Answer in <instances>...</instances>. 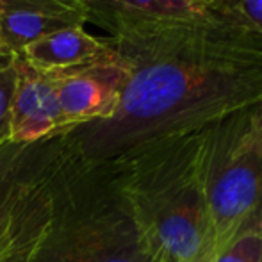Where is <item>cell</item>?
Instances as JSON below:
<instances>
[{
  "label": "cell",
  "instance_id": "cell-2",
  "mask_svg": "<svg viewBox=\"0 0 262 262\" xmlns=\"http://www.w3.org/2000/svg\"><path fill=\"white\" fill-rule=\"evenodd\" d=\"M209 127L157 139L105 161L159 262H212L204 182Z\"/></svg>",
  "mask_w": 262,
  "mask_h": 262
},
{
  "label": "cell",
  "instance_id": "cell-12",
  "mask_svg": "<svg viewBox=\"0 0 262 262\" xmlns=\"http://www.w3.org/2000/svg\"><path fill=\"white\" fill-rule=\"evenodd\" d=\"M210 11L262 39V0H214Z\"/></svg>",
  "mask_w": 262,
  "mask_h": 262
},
{
  "label": "cell",
  "instance_id": "cell-3",
  "mask_svg": "<svg viewBox=\"0 0 262 262\" xmlns=\"http://www.w3.org/2000/svg\"><path fill=\"white\" fill-rule=\"evenodd\" d=\"M50 193V225L32 262H159L109 162H86L68 145Z\"/></svg>",
  "mask_w": 262,
  "mask_h": 262
},
{
  "label": "cell",
  "instance_id": "cell-5",
  "mask_svg": "<svg viewBox=\"0 0 262 262\" xmlns=\"http://www.w3.org/2000/svg\"><path fill=\"white\" fill-rule=\"evenodd\" d=\"M57 80V97L68 128L107 120L114 113L127 80V68L120 57L88 66Z\"/></svg>",
  "mask_w": 262,
  "mask_h": 262
},
{
  "label": "cell",
  "instance_id": "cell-13",
  "mask_svg": "<svg viewBox=\"0 0 262 262\" xmlns=\"http://www.w3.org/2000/svg\"><path fill=\"white\" fill-rule=\"evenodd\" d=\"M16 54L0 49V146L11 138V111L16 91Z\"/></svg>",
  "mask_w": 262,
  "mask_h": 262
},
{
  "label": "cell",
  "instance_id": "cell-15",
  "mask_svg": "<svg viewBox=\"0 0 262 262\" xmlns=\"http://www.w3.org/2000/svg\"><path fill=\"white\" fill-rule=\"evenodd\" d=\"M250 116H252L253 125H255L257 132H259L262 138V100L257 102L253 107H250Z\"/></svg>",
  "mask_w": 262,
  "mask_h": 262
},
{
  "label": "cell",
  "instance_id": "cell-10",
  "mask_svg": "<svg viewBox=\"0 0 262 262\" xmlns=\"http://www.w3.org/2000/svg\"><path fill=\"white\" fill-rule=\"evenodd\" d=\"M18 55L34 68L52 77H61L111 61L116 57V52L107 38H95L84 27H70L36 39Z\"/></svg>",
  "mask_w": 262,
  "mask_h": 262
},
{
  "label": "cell",
  "instance_id": "cell-4",
  "mask_svg": "<svg viewBox=\"0 0 262 262\" xmlns=\"http://www.w3.org/2000/svg\"><path fill=\"white\" fill-rule=\"evenodd\" d=\"M212 257L235 235L262 232V138L250 109L209 127L204 161Z\"/></svg>",
  "mask_w": 262,
  "mask_h": 262
},
{
  "label": "cell",
  "instance_id": "cell-1",
  "mask_svg": "<svg viewBox=\"0 0 262 262\" xmlns=\"http://www.w3.org/2000/svg\"><path fill=\"white\" fill-rule=\"evenodd\" d=\"M107 41L127 68L116 109L64 132L86 162L200 130L262 100V39L217 16L128 29Z\"/></svg>",
  "mask_w": 262,
  "mask_h": 262
},
{
  "label": "cell",
  "instance_id": "cell-8",
  "mask_svg": "<svg viewBox=\"0 0 262 262\" xmlns=\"http://www.w3.org/2000/svg\"><path fill=\"white\" fill-rule=\"evenodd\" d=\"M59 162L25 193L9 210V214L0 221V262H32V257L50 225V180Z\"/></svg>",
  "mask_w": 262,
  "mask_h": 262
},
{
  "label": "cell",
  "instance_id": "cell-11",
  "mask_svg": "<svg viewBox=\"0 0 262 262\" xmlns=\"http://www.w3.org/2000/svg\"><path fill=\"white\" fill-rule=\"evenodd\" d=\"M88 24L109 36L164 21H196L216 18L210 11L191 7L179 0H86Z\"/></svg>",
  "mask_w": 262,
  "mask_h": 262
},
{
  "label": "cell",
  "instance_id": "cell-7",
  "mask_svg": "<svg viewBox=\"0 0 262 262\" xmlns=\"http://www.w3.org/2000/svg\"><path fill=\"white\" fill-rule=\"evenodd\" d=\"M84 24L86 0H0V49L18 55L36 39Z\"/></svg>",
  "mask_w": 262,
  "mask_h": 262
},
{
  "label": "cell",
  "instance_id": "cell-16",
  "mask_svg": "<svg viewBox=\"0 0 262 262\" xmlns=\"http://www.w3.org/2000/svg\"><path fill=\"white\" fill-rule=\"evenodd\" d=\"M179 2H184V4H187V6L196 7V9H202V11H210L214 0H179ZM210 13H212V11H210Z\"/></svg>",
  "mask_w": 262,
  "mask_h": 262
},
{
  "label": "cell",
  "instance_id": "cell-6",
  "mask_svg": "<svg viewBox=\"0 0 262 262\" xmlns=\"http://www.w3.org/2000/svg\"><path fill=\"white\" fill-rule=\"evenodd\" d=\"M16 91L11 111L13 143H36L68 130L57 97V80L16 55Z\"/></svg>",
  "mask_w": 262,
  "mask_h": 262
},
{
  "label": "cell",
  "instance_id": "cell-14",
  "mask_svg": "<svg viewBox=\"0 0 262 262\" xmlns=\"http://www.w3.org/2000/svg\"><path fill=\"white\" fill-rule=\"evenodd\" d=\"M212 262H262V232L248 230L228 241Z\"/></svg>",
  "mask_w": 262,
  "mask_h": 262
},
{
  "label": "cell",
  "instance_id": "cell-9",
  "mask_svg": "<svg viewBox=\"0 0 262 262\" xmlns=\"http://www.w3.org/2000/svg\"><path fill=\"white\" fill-rule=\"evenodd\" d=\"M64 132L36 143L9 141L0 146V221L62 159L68 148Z\"/></svg>",
  "mask_w": 262,
  "mask_h": 262
}]
</instances>
